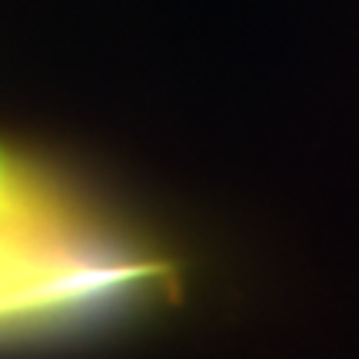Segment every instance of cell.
I'll return each mask as SVG.
<instances>
[{
    "label": "cell",
    "instance_id": "1",
    "mask_svg": "<svg viewBox=\"0 0 359 359\" xmlns=\"http://www.w3.org/2000/svg\"><path fill=\"white\" fill-rule=\"evenodd\" d=\"M156 273L64 230L37 226L24 213L0 226V326L80 313Z\"/></svg>",
    "mask_w": 359,
    "mask_h": 359
},
{
    "label": "cell",
    "instance_id": "2",
    "mask_svg": "<svg viewBox=\"0 0 359 359\" xmlns=\"http://www.w3.org/2000/svg\"><path fill=\"white\" fill-rule=\"evenodd\" d=\"M27 213V200H24V187H20V180L7 167V160L0 154V226L4 223H11V219L24 217Z\"/></svg>",
    "mask_w": 359,
    "mask_h": 359
}]
</instances>
